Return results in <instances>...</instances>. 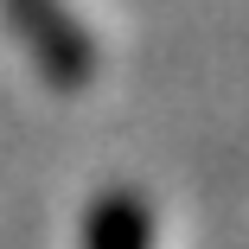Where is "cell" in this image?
<instances>
[{"label":"cell","mask_w":249,"mask_h":249,"mask_svg":"<svg viewBox=\"0 0 249 249\" xmlns=\"http://www.w3.org/2000/svg\"><path fill=\"white\" fill-rule=\"evenodd\" d=\"M0 13H7V26L19 32L26 58L38 64L45 83L83 89L96 77V38H89V26L64 7V0H0Z\"/></svg>","instance_id":"1"},{"label":"cell","mask_w":249,"mask_h":249,"mask_svg":"<svg viewBox=\"0 0 249 249\" xmlns=\"http://www.w3.org/2000/svg\"><path fill=\"white\" fill-rule=\"evenodd\" d=\"M83 249H154V211L141 192H103L83 217Z\"/></svg>","instance_id":"2"}]
</instances>
